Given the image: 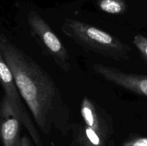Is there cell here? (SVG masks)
<instances>
[{
	"label": "cell",
	"instance_id": "obj_1",
	"mask_svg": "<svg viewBox=\"0 0 147 146\" xmlns=\"http://www.w3.org/2000/svg\"><path fill=\"white\" fill-rule=\"evenodd\" d=\"M0 50L40 130L49 133L55 127L63 133H67L70 128V109L51 76L2 34H0Z\"/></svg>",
	"mask_w": 147,
	"mask_h": 146
},
{
	"label": "cell",
	"instance_id": "obj_2",
	"mask_svg": "<svg viewBox=\"0 0 147 146\" xmlns=\"http://www.w3.org/2000/svg\"><path fill=\"white\" fill-rule=\"evenodd\" d=\"M62 31L86 51L120 61L129 57L130 48L115 36L97 27L73 19H66Z\"/></svg>",
	"mask_w": 147,
	"mask_h": 146
},
{
	"label": "cell",
	"instance_id": "obj_3",
	"mask_svg": "<svg viewBox=\"0 0 147 146\" xmlns=\"http://www.w3.org/2000/svg\"><path fill=\"white\" fill-rule=\"evenodd\" d=\"M28 24L32 36L45 53L51 57L62 70L69 71L71 64L68 52L45 20L31 11L28 14Z\"/></svg>",
	"mask_w": 147,
	"mask_h": 146
},
{
	"label": "cell",
	"instance_id": "obj_4",
	"mask_svg": "<svg viewBox=\"0 0 147 146\" xmlns=\"http://www.w3.org/2000/svg\"><path fill=\"white\" fill-rule=\"evenodd\" d=\"M0 83L5 92V96L9 99L16 113L20 117L22 123L28 131L36 146H42L38 131L28 113L24 102L16 85L12 72L0 50Z\"/></svg>",
	"mask_w": 147,
	"mask_h": 146
},
{
	"label": "cell",
	"instance_id": "obj_5",
	"mask_svg": "<svg viewBox=\"0 0 147 146\" xmlns=\"http://www.w3.org/2000/svg\"><path fill=\"white\" fill-rule=\"evenodd\" d=\"M95 72L104 80L147 97V77L123 72L116 67L102 64L93 66Z\"/></svg>",
	"mask_w": 147,
	"mask_h": 146
},
{
	"label": "cell",
	"instance_id": "obj_6",
	"mask_svg": "<svg viewBox=\"0 0 147 146\" xmlns=\"http://www.w3.org/2000/svg\"><path fill=\"white\" fill-rule=\"evenodd\" d=\"M20 117L4 95L0 106V137L4 146H16L20 140Z\"/></svg>",
	"mask_w": 147,
	"mask_h": 146
},
{
	"label": "cell",
	"instance_id": "obj_7",
	"mask_svg": "<svg viewBox=\"0 0 147 146\" xmlns=\"http://www.w3.org/2000/svg\"><path fill=\"white\" fill-rule=\"evenodd\" d=\"M80 112L85 125L103 137L107 131L106 124L94 103L87 97H85L82 100Z\"/></svg>",
	"mask_w": 147,
	"mask_h": 146
},
{
	"label": "cell",
	"instance_id": "obj_8",
	"mask_svg": "<svg viewBox=\"0 0 147 146\" xmlns=\"http://www.w3.org/2000/svg\"><path fill=\"white\" fill-rule=\"evenodd\" d=\"M98 4L102 11L109 14H123L126 11L124 0H98Z\"/></svg>",
	"mask_w": 147,
	"mask_h": 146
},
{
	"label": "cell",
	"instance_id": "obj_9",
	"mask_svg": "<svg viewBox=\"0 0 147 146\" xmlns=\"http://www.w3.org/2000/svg\"><path fill=\"white\" fill-rule=\"evenodd\" d=\"M133 43L135 47L138 49L139 52L142 55L143 58L147 62V38L141 35L137 34L134 37Z\"/></svg>",
	"mask_w": 147,
	"mask_h": 146
},
{
	"label": "cell",
	"instance_id": "obj_10",
	"mask_svg": "<svg viewBox=\"0 0 147 146\" xmlns=\"http://www.w3.org/2000/svg\"><path fill=\"white\" fill-rule=\"evenodd\" d=\"M122 146H147V137H134L123 143Z\"/></svg>",
	"mask_w": 147,
	"mask_h": 146
},
{
	"label": "cell",
	"instance_id": "obj_11",
	"mask_svg": "<svg viewBox=\"0 0 147 146\" xmlns=\"http://www.w3.org/2000/svg\"><path fill=\"white\" fill-rule=\"evenodd\" d=\"M16 146H30V140L27 137L24 136V137L20 138Z\"/></svg>",
	"mask_w": 147,
	"mask_h": 146
}]
</instances>
